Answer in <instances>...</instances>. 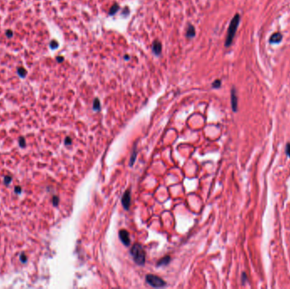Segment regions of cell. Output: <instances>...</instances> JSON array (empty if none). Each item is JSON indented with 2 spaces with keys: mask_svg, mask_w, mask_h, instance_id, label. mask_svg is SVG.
I'll use <instances>...</instances> for the list:
<instances>
[{
  "mask_svg": "<svg viewBox=\"0 0 290 289\" xmlns=\"http://www.w3.org/2000/svg\"><path fill=\"white\" fill-rule=\"evenodd\" d=\"M239 21H240V16L238 14H236L235 16L233 18L232 20L230 26H229V28L227 31V36H226V43H225V46L228 47L230 46L232 43H233V40L234 37H235L237 26L239 25Z\"/></svg>",
  "mask_w": 290,
  "mask_h": 289,
  "instance_id": "6da1fadb",
  "label": "cell"
},
{
  "mask_svg": "<svg viewBox=\"0 0 290 289\" xmlns=\"http://www.w3.org/2000/svg\"><path fill=\"white\" fill-rule=\"evenodd\" d=\"M131 254L134 261L137 265H143L145 262V251L143 246L139 243H136L132 246L131 249Z\"/></svg>",
  "mask_w": 290,
  "mask_h": 289,
  "instance_id": "7a4b0ae2",
  "label": "cell"
},
{
  "mask_svg": "<svg viewBox=\"0 0 290 289\" xmlns=\"http://www.w3.org/2000/svg\"><path fill=\"white\" fill-rule=\"evenodd\" d=\"M146 282L148 284H149L154 287H163L166 284L164 280H162L161 277L154 276V275H148L146 276Z\"/></svg>",
  "mask_w": 290,
  "mask_h": 289,
  "instance_id": "3957f363",
  "label": "cell"
},
{
  "mask_svg": "<svg viewBox=\"0 0 290 289\" xmlns=\"http://www.w3.org/2000/svg\"><path fill=\"white\" fill-rule=\"evenodd\" d=\"M119 236H120V239L121 242L125 244L126 246H129L130 245V236L129 233L127 232V231L126 230H121L120 232H119Z\"/></svg>",
  "mask_w": 290,
  "mask_h": 289,
  "instance_id": "277c9868",
  "label": "cell"
},
{
  "mask_svg": "<svg viewBox=\"0 0 290 289\" xmlns=\"http://www.w3.org/2000/svg\"><path fill=\"white\" fill-rule=\"evenodd\" d=\"M121 203H122L123 207L125 208L126 210L129 209L130 204H131V194H130L129 190H127L124 193L122 198H121Z\"/></svg>",
  "mask_w": 290,
  "mask_h": 289,
  "instance_id": "5b68a950",
  "label": "cell"
},
{
  "mask_svg": "<svg viewBox=\"0 0 290 289\" xmlns=\"http://www.w3.org/2000/svg\"><path fill=\"white\" fill-rule=\"evenodd\" d=\"M231 103H232V107H233V111H237V97L236 94V91L234 88L232 89L231 92Z\"/></svg>",
  "mask_w": 290,
  "mask_h": 289,
  "instance_id": "8992f818",
  "label": "cell"
},
{
  "mask_svg": "<svg viewBox=\"0 0 290 289\" xmlns=\"http://www.w3.org/2000/svg\"><path fill=\"white\" fill-rule=\"evenodd\" d=\"M152 50H153V52L156 55H159V54H161V50H162V46H161V42L157 41V40L154 41V43H153V47H152Z\"/></svg>",
  "mask_w": 290,
  "mask_h": 289,
  "instance_id": "52a82bcc",
  "label": "cell"
},
{
  "mask_svg": "<svg viewBox=\"0 0 290 289\" xmlns=\"http://www.w3.org/2000/svg\"><path fill=\"white\" fill-rule=\"evenodd\" d=\"M282 39H283V36H282L280 33H274V34L270 37V43H280Z\"/></svg>",
  "mask_w": 290,
  "mask_h": 289,
  "instance_id": "ba28073f",
  "label": "cell"
},
{
  "mask_svg": "<svg viewBox=\"0 0 290 289\" xmlns=\"http://www.w3.org/2000/svg\"><path fill=\"white\" fill-rule=\"evenodd\" d=\"M186 36L188 38H193L195 36V29L192 25H188V27L187 28Z\"/></svg>",
  "mask_w": 290,
  "mask_h": 289,
  "instance_id": "9c48e42d",
  "label": "cell"
},
{
  "mask_svg": "<svg viewBox=\"0 0 290 289\" xmlns=\"http://www.w3.org/2000/svg\"><path fill=\"white\" fill-rule=\"evenodd\" d=\"M170 260H171V258L169 256H165V257H164L163 259H161V260L159 261L158 264H157V265H158V266H161V265H167V264L170 262Z\"/></svg>",
  "mask_w": 290,
  "mask_h": 289,
  "instance_id": "30bf717a",
  "label": "cell"
},
{
  "mask_svg": "<svg viewBox=\"0 0 290 289\" xmlns=\"http://www.w3.org/2000/svg\"><path fill=\"white\" fill-rule=\"evenodd\" d=\"M118 9H119L118 4H114V5H113V6L111 7V9H110L109 12V15H114L118 11Z\"/></svg>",
  "mask_w": 290,
  "mask_h": 289,
  "instance_id": "8fae6325",
  "label": "cell"
},
{
  "mask_svg": "<svg viewBox=\"0 0 290 289\" xmlns=\"http://www.w3.org/2000/svg\"><path fill=\"white\" fill-rule=\"evenodd\" d=\"M93 109L95 110H99V109H100V103H99V100L98 98H96L94 100V103H93Z\"/></svg>",
  "mask_w": 290,
  "mask_h": 289,
  "instance_id": "7c38bea8",
  "label": "cell"
},
{
  "mask_svg": "<svg viewBox=\"0 0 290 289\" xmlns=\"http://www.w3.org/2000/svg\"><path fill=\"white\" fill-rule=\"evenodd\" d=\"M221 84H222L221 81L220 80H216V81H215V82H213V84H212V87H213L214 88H219L221 87Z\"/></svg>",
  "mask_w": 290,
  "mask_h": 289,
  "instance_id": "4fadbf2b",
  "label": "cell"
},
{
  "mask_svg": "<svg viewBox=\"0 0 290 289\" xmlns=\"http://www.w3.org/2000/svg\"><path fill=\"white\" fill-rule=\"evenodd\" d=\"M11 180H12V177L11 176H5L4 177V183L5 184H9L10 183V182H11Z\"/></svg>",
  "mask_w": 290,
  "mask_h": 289,
  "instance_id": "5bb4252c",
  "label": "cell"
},
{
  "mask_svg": "<svg viewBox=\"0 0 290 289\" xmlns=\"http://www.w3.org/2000/svg\"><path fill=\"white\" fill-rule=\"evenodd\" d=\"M19 144H20L22 148H24L25 145H26V142H25L24 137H21L20 138V140H19Z\"/></svg>",
  "mask_w": 290,
  "mask_h": 289,
  "instance_id": "9a60e30c",
  "label": "cell"
},
{
  "mask_svg": "<svg viewBox=\"0 0 290 289\" xmlns=\"http://www.w3.org/2000/svg\"><path fill=\"white\" fill-rule=\"evenodd\" d=\"M286 154H288V156L290 157V144H287V147H286Z\"/></svg>",
  "mask_w": 290,
  "mask_h": 289,
  "instance_id": "2e32d148",
  "label": "cell"
},
{
  "mask_svg": "<svg viewBox=\"0 0 290 289\" xmlns=\"http://www.w3.org/2000/svg\"><path fill=\"white\" fill-rule=\"evenodd\" d=\"M21 262L22 263H26V260H27V258L25 256V254H21Z\"/></svg>",
  "mask_w": 290,
  "mask_h": 289,
  "instance_id": "e0dca14e",
  "label": "cell"
},
{
  "mask_svg": "<svg viewBox=\"0 0 290 289\" xmlns=\"http://www.w3.org/2000/svg\"><path fill=\"white\" fill-rule=\"evenodd\" d=\"M58 203H59V198H58V197H54L53 198V204L56 206V205H58Z\"/></svg>",
  "mask_w": 290,
  "mask_h": 289,
  "instance_id": "ac0fdd59",
  "label": "cell"
},
{
  "mask_svg": "<svg viewBox=\"0 0 290 289\" xmlns=\"http://www.w3.org/2000/svg\"><path fill=\"white\" fill-rule=\"evenodd\" d=\"M70 140H71V139H70V138H69V137H68V138H66V139H65V143H66V144H67V143H68V144H70V143H71V142Z\"/></svg>",
  "mask_w": 290,
  "mask_h": 289,
  "instance_id": "d6986e66",
  "label": "cell"
},
{
  "mask_svg": "<svg viewBox=\"0 0 290 289\" xmlns=\"http://www.w3.org/2000/svg\"><path fill=\"white\" fill-rule=\"evenodd\" d=\"M15 191H16V192H18V191H20V192H21V187H16V189H15Z\"/></svg>",
  "mask_w": 290,
  "mask_h": 289,
  "instance_id": "ffe728a7",
  "label": "cell"
}]
</instances>
